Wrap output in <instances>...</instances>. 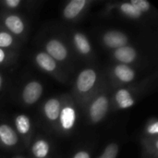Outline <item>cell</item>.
<instances>
[{
  "mask_svg": "<svg viewBox=\"0 0 158 158\" xmlns=\"http://www.w3.org/2000/svg\"><path fill=\"white\" fill-rule=\"evenodd\" d=\"M108 109V100L105 95L97 97L90 106V118L93 122H100L106 115Z\"/></svg>",
  "mask_w": 158,
  "mask_h": 158,
  "instance_id": "cell-1",
  "label": "cell"
},
{
  "mask_svg": "<svg viewBox=\"0 0 158 158\" xmlns=\"http://www.w3.org/2000/svg\"><path fill=\"white\" fill-rule=\"evenodd\" d=\"M43 94V86L40 82L32 81L25 85L22 92V99L25 104L32 105L36 103Z\"/></svg>",
  "mask_w": 158,
  "mask_h": 158,
  "instance_id": "cell-2",
  "label": "cell"
},
{
  "mask_svg": "<svg viewBox=\"0 0 158 158\" xmlns=\"http://www.w3.org/2000/svg\"><path fill=\"white\" fill-rule=\"evenodd\" d=\"M96 72L92 69H87L82 70L77 79V89L81 93L89 92L94 85L96 81Z\"/></svg>",
  "mask_w": 158,
  "mask_h": 158,
  "instance_id": "cell-3",
  "label": "cell"
},
{
  "mask_svg": "<svg viewBox=\"0 0 158 158\" xmlns=\"http://www.w3.org/2000/svg\"><path fill=\"white\" fill-rule=\"evenodd\" d=\"M45 49L47 54L53 58L59 61L65 60L68 56V51L63 43L56 39H52L46 43Z\"/></svg>",
  "mask_w": 158,
  "mask_h": 158,
  "instance_id": "cell-4",
  "label": "cell"
},
{
  "mask_svg": "<svg viewBox=\"0 0 158 158\" xmlns=\"http://www.w3.org/2000/svg\"><path fill=\"white\" fill-rule=\"evenodd\" d=\"M105 44L110 48H119L125 46L128 43V37L121 31H109L105 33L103 37Z\"/></svg>",
  "mask_w": 158,
  "mask_h": 158,
  "instance_id": "cell-5",
  "label": "cell"
},
{
  "mask_svg": "<svg viewBox=\"0 0 158 158\" xmlns=\"http://www.w3.org/2000/svg\"><path fill=\"white\" fill-rule=\"evenodd\" d=\"M44 111L45 117L49 120L55 121L59 118L60 111H61V104L57 99L51 98L48 101H46V103L44 104Z\"/></svg>",
  "mask_w": 158,
  "mask_h": 158,
  "instance_id": "cell-6",
  "label": "cell"
},
{
  "mask_svg": "<svg viewBox=\"0 0 158 158\" xmlns=\"http://www.w3.org/2000/svg\"><path fill=\"white\" fill-rule=\"evenodd\" d=\"M0 140L6 146H14L18 143L19 138H18L17 133L14 131V130L10 126L6 124H1L0 125Z\"/></svg>",
  "mask_w": 158,
  "mask_h": 158,
  "instance_id": "cell-7",
  "label": "cell"
},
{
  "mask_svg": "<svg viewBox=\"0 0 158 158\" xmlns=\"http://www.w3.org/2000/svg\"><path fill=\"white\" fill-rule=\"evenodd\" d=\"M114 56L117 60L122 63H131L136 59L137 52L134 48L125 45L116 49Z\"/></svg>",
  "mask_w": 158,
  "mask_h": 158,
  "instance_id": "cell-8",
  "label": "cell"
},
{
  "mask_svg": "<svg viewBox=\"0 0 158 158\" xmlns=\"http://www.w3.org/2000/svg\"><path fill=\"white\" fill-rule=\"evenodd\" d=\"M86 5L85 0H72L70 1L65 7L63 11V15L68 19H75L84 8Z\"/></svg>",
  "mask_w": 158,
  "mask_h": 158,
  "instance_id": "cell-9",
  "label": "cell"
},
{
  "mask_svg": "<svg viewBox=\"0 0 158 158\" xmlns=\"http://www.w3.org/2000/svg\"><path fill=\"white\" fill-rule=\"evenodd\" d=\"M60 122L64 130L69 131L72 129L75 123V118H76V113L75 110L70 107V106H65L61 111H60Z\"/></svg>",
  "mask_w": 158,
  "mask_h": 158,
  "instance_id": "cell-10",
  "label": "cell"
},
{
  "mask_svg": "<svg viewBox=\"0 0 158 158\" xmlns=\"http://www.w3.org/2000/svg\"><path fill=\"white\" fill-rule=\"evenodd\" d=\"M35 59H36L38 66L45 71L52 72L56 68V63L55 59H53L47 53L42 52V53L37 54Z\"/></svg>",
  "mask_w": 158,
  "mask_h": 158,
  "instance_id": "cell-11",
  "label": "cell"
},
{
  "mask_svg": "<svg viewBox=\"0 0 158 158\" xmlns=\"http://www.w3.org/2000/svg\"><path fill=\"white\" fill-rule=\"evenodd\" d=\"M114 72H115L116 77L123 82H130V81H133L134 77H135V73H134L133 69L124 64L118 65L115 68Z\"/></svg>",
  "mask_w": 158,
  "mask_h": 158,
  "instance_id": "cell-12",
  "label": "cell"
},
{
  "mask_svg": "<svg viewBox=\"0 0 158 158\" xmlns=\"http://www.w3.org/2000/svg\"><path fill=\"white\" fill-rule=\"evenodd\" d=\"M5 24L6 28L15 34H20L24 31V24L17 15L8 16L5 20Z\"/></svg>",
  "mask_w": 158,
  "mask_h": 158,
  "instance_id": "cell-13",
  "label": "cell"
},
{
  "mask_svg": "<svg viewBox=\"0 0 158 158\" xmlns=\"http://www.w3.org/2000/svg\"><path fill=\"white\" fill-rule=\"evenodd\" d=\"M73 39H74L75 45H76L77 49L80 51V53H81L83 55H87L91 52L90 43L84 34H82L81 32H77L74 34Z\"/></svg>",
  "mask_w": 158,
  "mask_h": 158,
  "instance_id": "cell-14",
  "label": "cell"
},
{
  "mask_svg": "<svg viewBox=\"0 0 158 158\" xmlns=\"http://www.w3.org/2000/svg\"><path fill=\"white\" fill-rule=\"evenodd\" d=\"M31 152L36 158H44L49 153V144L44 140H38L31 147Z\"/></svg>",
  "mask_w": 158,
  "mask_h": 158,
  "instance_id": "cell-15",
  "label": "cell"
},
{
  "mask_svg": "<svg viewBox=\"0 0 158 158\" xmlns=\"http://www.w3.org/2000/svg\"><path fill=\"white\" fill-rule=\"evenodd\" d=\"M15 125L18 131L24 135L27 134L31 130V121L29 117L26 115H19L15 118Z\"/></svg>",
  "mask_w": 158,
  "mask_h": 158,
  "instance_id": "cell-16",
  "label": "cell"
},
{
  "mask_svg": "<svg viewBox=\"0 0 158 158\" xmlns=\"http://www.w3.org/2000/svg\"><path fill=\"white\" fill-rule=\"evenodd\" d=\"M121 12H123L125 15L129 16L130 18L132 19H139L142 16V13L140 11H138L132 5H131L130 3H123L120 5L119 6Z\"/></svg>",
  "mask_w": 158,
  "mask_h": 158,
  "instance_id": "cell-17",
  "label": "cell"
},
{
  "mask_svg": "<svg viewBox=\"0 0 158 158\" xmlns=\"http://www.w3.org/2000/svg\"><path fill=\"white\" fill-rule=\"evenodd\" d=\"M118 154V145L115 143H109L104 150L101 156L98 158H117Z\"/></svg>",
  "mask_w": 158,
  "mask_h": 158,
  "instance_id": "cell-18",
  "label": "cell"
},
{
  "mask_svg": "<svg viewBox=\"0 0 158 158\" xmlns=\"http://www.w3.org/2000/svg\"><path fill=\"white\" fill-rule=\"evenodd\" d=\"M130 4L132 5L141 13L148 11L150 9V6H151L150 3L146 0H131L130 2Z\"/></svg>",
  "mask_w": 158,
  "mask_h": 158,
  "instance_id": "cell-19",
  "label": "cell"
},
{
  "mask_svg": "<svg viewBox=\"0 0 158 158\" xmlns=\"http://www.w3.org/2000/svg\"><path fill=\"white\" fill-rule=\"evenodd\" d=\"M130 98H131V94L128 90L126 89H120L118 91V93L116 94V101L117 103L119 105H121L122 103H124L125 101L129 100Z\"/></svg>",
  "mask_w": 158,
  "mask_h": 158,
  "instance_id": "cell-20",
  "label": "cell"
},
{
  "mask_svg": "<svg viewBox=\"0 0 158 158\" xmlns=\"http://www.w3.org/2000/svg\"><path fill=\"white\" fill-rule=\"evenodd\" d=\"M12 42H13V38L9 33L5 31L0 32V48L8 47L9 45H11Z\"/></svg>",
  "mask_w": 158,
  "mask_h": 158,
  "instance_id": "cell-21",
  "label": "cell"
},
{
  "mask_svg": "<svg viewBox=\"0 0 158 158\" xmlns=\"http://www.w3.org/2000/svg\"><path fill=\"white\" fill-rule=\"evenodd\" d=\"M20 3H21L20 0H6V1H5V4H6L8 7H11V8L17 7Z\"/></svg>",
  "mask_w": 158,
  "mask_h": 158,
  "instance_id": "cell-22",
  "label": "cell"
},
{
  "mask_svg": "<svg viewBox=\"0 0 158 158\" xmlns=\"http://www.w3.org/2000/svg\"><path fill=\"white\" fill-rule=\"evenodd\" d=\"M148 132L151 133V134H157L158 132V124L156 122L154 123L153 125H151L149 128H148Z\"/></svg>",
  "mask_w": 158,
  "mask_h": 158,
  "instance_id": "cell-23",
  "label": "cell"
},
{
  "mask_svg": "<svg viewBox=\"0 0 158 158\" xmlns=\"http://www.w3.org/2000/svg\"><path fill=\"white\" fill-rule=\"evenodd\" d=\"M73 158H91L90 157V155L85 152V151H81V152H78Z\"/></svg>",
  "mask_w": 158,
  "mask_h": 158,
  "instance_id": "cell-24",
  "label": "cell"
},
{
  "mask_svg": "<svg viewBox=\"0 0 158 158\" xmlns=\"http://www.w3.org/2000/svg\"><path fill=\"white\" fill-rule=\"evenodd\" d=\"M5 57H6V55H5V52L0 48V63H2L3 61H4V59H5Z\"/></svg>",
  "mask_w": 158,
  "mask_h": 158,
  "instance_id": "cell-25",
  "label": "cell"
},
{
  "mask_svg": "<svg viewBox=\"0 0 158 158\" xmlns=\"http://www.w3.org/2000/svg\"><path fill=\"white\" fill-rule=\"evenodd\" d=\"M2 81H3V80H2V76L0 75V89H1V86H2Z\"/></svg>",
  "mask_w": 158,
  "mask_h": 158,
  "instance_id": "cell-26",
  "label": "cell"
},
{
  "mask_svg": "<svg viewBox=\"0 0 158 158\" xmlns=\"http://www.w3.org/2000/svg\"><path fill=\"white\" fill-rule=\"evenodd\" d=\"M18 158H22V157H18Z\"/></svg>",
  "mask_w": 158,
  "mask_h": 158,
  "instance_id": "cell-27",
  "label": "cell"
}]
</instances>
